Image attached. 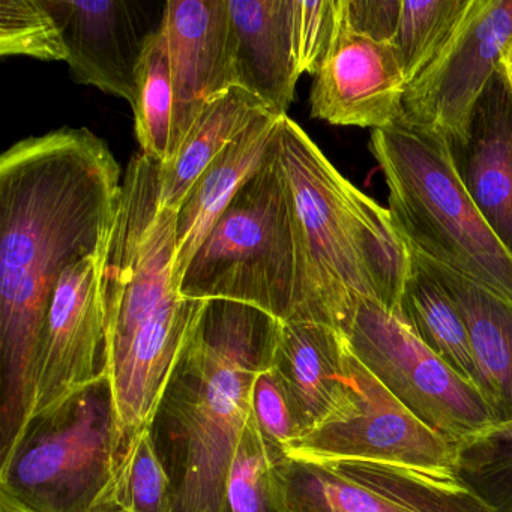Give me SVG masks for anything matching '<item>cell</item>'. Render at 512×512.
I'll return each instance as SVG.
<instances>
[{"label": "cell", "instance_id": "6da1fadb", "mask_svg": "<svg viewBox=\"0 0 512 512\" xmlns=\"http://www.w3.org/2000/svg\"><path fill=\"white\" fill-rule=\"evenodd\" d=\"M122 181L88 128L28 137L0 157V457L31 410L53 290L70 266L103 250Z\"/></svg>", "mask_w": 512, "mask_h": 512}, {"label": "cell", "instance_id": "7a4b0ae2", "mask_svg": "<svg viewBox=\"0 0 512 512\" xmlns=\"http://www.w3.org/2000/svg\"><path fill=\"white\" fill-rule=\"evenodd\" d=\"M281 323L242 302L206 304L151 427L170 478V512H224L254 382L271 368Z\"/></svg>", "mask_w": 512, "mask_h": 512}, {"label": "cell", "instance_id": "3957f363", "mask_svg": "<svg viewBox=\"0 0 512 512\" xmlns=\"http://www.w3.org/2000/svg\"><path fill=\"white\" fill-rule=\"evenodd\" d=\"M275 164L295 218L296 322L343 332L359 299L400 317L412 250L389 209L344 178L289 115L281 125Z\"/></svg>", "mask_w": 512, "mask_h": 512}, {"label": "cell", "instance_id": "277c9868", "mask_svg": "<svg viewBox=\"0 0 512 512\" xmlns=\"http://www.w3.org/2000/svg\"><path fill=\"white\" fill-rule=\"evenodd\" d=\"M368 149L410 250L512 301V256L461 182L448 146L406 125L371 130Z\"/></svg>", "mask_w": 512, "mask_h": 512}, {"label": "cell", "instance_id": "5b68a950", "mask_svg": "<svg viewBox=\"0 0 512 512\" xmlns=\"http://www.w3.org/2000/svg\"><path fill=\"white\" fill-rule=\"evenodd\" d=\"M122 461L115 395L104 374L26 419L0 457V493L31 512L124 508Z\"/></svg>", "mask_w": 512, "mask_h": 512}, {"label": "cell", "instance_id": "8992f818", "mask_svg": "<svg viewBox=\"0 0 512 512\" xmlns=\"http://www.w3.org/2000/svg\"><path fill=\"white\" fill-rule=\"evenodd\" d=\"M275 157L277 149L197 250L179 289L185 298L242 302L280 322L298 320L295 218Z\"/></svg>", "mask_w": 512, "mask_h": 512}, {"label": "cell", "instance_id": "52a82bcc", "mask_svg": "<svg viewBox=\"0 0 512 512\" xmlns=\"http://www.w3.org/2000/svg\"><path fill=\"white\" fill-rule=\"evenodd\" d=\"M343 334L353 356L407 410L455 445L494 424L481 391L386 308L359 299Z\"/></svg>", "mask_w": 512, "mask_h": 512}, {"label": "cell", "instance_id": "ba28073f", "mask_svg": "<svg viewBox=\"0 0 512 512\" xmlns=\"http://www.w3.org/2000/svg\"><path fill=\"white\" fill-rule=\"evenodd\" d=\"M512 44V0H472L457 31L407 85L401 125L464 145L476 103Z\"/></svg>", "mask_w": 512, "mask_h": 512}, {"label": "cell", "instance_id": "9c48e42d", "mask_svg": "<svg viewBox=\"0 0 512 512\" xmlns=\"http://www.w3.org/2000/svg\"><path fill=\"white\" fill-rule=\"evenodd\" d=\"M286 451L295 460L313 463L373 461L455 473V443L416 418L353 353L349 403Z\"/></svg>", "mask_w": 512, "mask_h": 512}, {"label": "cell", "instance_id": "30bf717a", "mask_svg": "<svg viewBox=\"0 0 512 512\" xmlns=\"http://www.w3.org/2000/svg\"><path fill=\"white\" fill-rule=\"evenodd\" d=\"M290 512H494L455 473L373 461L290 457Z\"/></svg>", "mask_w": 512, "mask_h": 512}, {"label": "cell", "instance_id": "8fae6325", "mask_svg": "<svg viewBox=\"0 0 512 512\" xmlns=\"http://www.w3.org/2000/svg\"><path fill=\"white\" fill-rule=\"evenodd\" d=\"M100 265V254L79 260L61 275L53 290L28 418L106 374L107 326Z\"/></svg>", "mask_w": 512, "mask_h": 512}, {"label": "cell", "instance_id": "7c38bea8", "mask_svg": "<svg viewBox=\"0 0 512 512\" xmlns=\"http://www.w3.org/2000/svg\"><path fill=\"white\" fill-rule=\"evenodd\" d=\"M406 88L394 44L349 29L340 0L337 35L311 86V118L337 127H392L401 122Z\"/></svg>", "mask_w": 512, "mask_h": 512}, {"label": "cell", "instance_id": "4fadbf2b", "mask_svg": "<svg viewBox=\"0 0 512 512\" xmlns=\"http://www.w3.org/2000/svg\"><path fill=\"white\" fill-rule=\"evenodd\" d=\"M160 26L175 91L173 160L203 107L238 86L235 32L229 0H170Z\"/></svg>", "mask_w": 512, "mask_h": 512}, {"label": "cell", "instance_id": "5bb4252c", "mask_svg": "<svg viewBox=\"0 0 512 512\" xmlns=\"http://www.w3.org/2000/svg\"><path fill=\"white\" fill-rule=\"evenodd\" d=\"M55 14L74 82L137 101V71L149 35L134 5L124 0H47Z\"/></svg>", "mask_w": 512, "mask_h": 512}, {"label": "cell", "instance_id": "9a60e30c", "mask_svg": "<svg viewBox=\"0 0 512 512\" xmlns=\"http://www.w3.org/2000/svg\"><path fill=\"white\" fill-rule=\"evenodd\" d=\"M449 154L476 208L512 256V88L502 64L476 103L466 143Z\"/></svg>", "mask_w": 512, "mask_h": 512}, {"label": "cell", "instance_id": "2e32d148", "mask_svg": "<svg viewBox=\"0 0 512 512\" xmlns=\"http://www.w3.org/2000/svg\"><path fill=\"white\" fill-rule=\"evenodd\" d=\"M272 368L292 401L301 437L334 418L352 397V350L332 326L281 323Z\"/></svg>", "mask_w": 512, "mask_h": 512}, {"label": "cell", "instance_id": "e0dca14e", "mask_svg": "<svg viewBox=\"0 0 512 512\" xmlns=\"http://www.w3.org/2000/svg\"><path fill=\"white\" fill-rule=\"evenodd\" d=\"M284 116L266 113L254 121L209 164L191 188L178 211V248L173 266L176 289H181L191 260L221 215L274 155Z\"/></svg>", "mask_w": 512, "mask_h": 512}, {"label": "cell", "instance_id": "ac0fdd59", "mask_svg": "<svg viewBox=\"0 0 512 512\" xmlns=\"http://www.w3.org/2000/svg\"><path fill=\"white\" fill-rule=\"evenodd\" d=\"M238 86L287 115L299 74L293 55L292 0H229Z\"/></svg>", "mask_w": 512, "mask_h": 512}, {"label": "cell", "instance_id": "d6986e66", "mask_svg": "<svg viewBox=\"0 0 512 512\" xmlns=\"http://www.w3.org/2000/svg\"><path fill=\"white\" fill-rule=\"evenodd\" d=\"M442 284L466 323L479 371V391L494 424L512 421V301L412 251Z\"/></svg>", "mask_w": 512, "mask_h": 512}, {"label": "cell", "instance_id": "ffe728a7", "mask_svg": "<svg viewBox=\"0 0 512 512\" xmlns=\"http://www.w3.org/2000/svg\"><path fill=\"white\" fill-rule=\"evenodd\" d=\"M266 113L274 112L241 86H233L209 101L175 158L167 166H161V206L178 212L209 164Z\"/></svg>", "mask_w": 512, "mask_h": 512}, {"label": "cell", "instance_id": "44dd1931", "mask_svg": "<svg viewBox=\"0 0 512 512\" xmlns=\"http://www.w3.org/2000/svg\"><path fill=\"white\" fill-rule=\"evenodd\" d=\"M401 320L455 373L479 389L469 331L442 284L412 254V271L401 295Z\"/></svg>", "mask_w": 512, "mask_h": 512}, {"label": "cell", "instance_id": "7402d4cb", "mask_svg": "<svg viewBox=\"0 0 512 512\" xmlns=\"http://www.w3.org/2000/svg\"><path fill=\"white\" fill-rule=\"evenodd\" d=\"M283 446L266 436L251 413L230 464L224 512H290Z\"/></svg>", "mask_w": 512, "mask_h": 512}, {"label": "cell", "instance_id": "603a6c76", "mask_svg": "<svg viewBox=\"0 0 512 512\" xmlns=\"http://www.w3.org/2000/svg\"><path fill=\"white\" fill-rule=\"evenodd\" d=\"M133 112L140 152L166 166L172 160L175 91L169 47L161 26L149 35L140 59Z\"/></svg>", "mask_w": 512, "mask_h": 512}, {"label": "cell", "instance_id": "cb8c5ba5", "mask_svg": "<svg viewBox=\"0 0 512 512\" xmlns=\"http://www.w3.org/2000/svg\"><path fill=\"white\" fill-rule=\"evenodd\" d=\"M455 473L494 512H512V421L458 442Z\"/></svg>", "mask_w": 512, "mask_h": 512}, {"label": "cell", "instance_id": "d4e9b609", "mask_svg": "<svg viewBox=\"0 0 512 512\" xmlns=\"http://www.w3.org/2000/svg\"><path fill=\"white\" fill-rule=\"evenodd\" d=\"M472 0H403L394 46L406 76L415 80L448 44Z\"/></svg>", "mask_w": 512, "mask_h": 512}, {"label": "cell", "instance_id": "484cf974", "mask_svg": "<svg viewBox=\"0 0 512 512\" xmlns=\"http://www.w3.org/2000/svg\"><path fill=\"white\" fill-rule=\"evenodd\" d=\"M0 55L67 62L64 34L47 0L0 2Z\"/></svg>", "mask_w": 512, "mask_h": 512}, {"label": "cell", "instance_id": "4316f807", "mask_svg": "<svg viewBox=\"0 0 512 512\" xmlns=\"http://www.w3.org/2000/svg\"><path fill=\"white\" fill-rule=\"evenodd\" d=\"M121 494L127 512H170V478L151 428L137 437L122 461Z\"/></svg>", "mask_w": 512, "mask_h": 512}, {"label": "cell", "instance_id": "83f0119b", "mask_svg": "<svg viewBox=\"0 0 512 512\" xmlns=\"http://www.w3.org/2000/svg\"><path fill=\"white\" fill-rule=\"evenodd\" d=\"M340 25V0H292L293 55L299 74L316 76Z\"/></svg>", "mask_w": 512, "mask_h": 512}, {"label": "cell", "instance_id": "f1b7e54d", "mask_svg": "<svg viewBox=\"0 0 512 512\" xmlns=\"http://www.w3.org/2000/svg\"><path fill=\"white\" fill-rule=\"evenodd\" d=\"M253 415L266 436L284 449L301 437L292 401L272 365L254 382Z\"/></svg>", "mask_w": 512, "mask_h": 512}, {"label": "cell", "instance_id": "f546056e", "mask_svg": "<svg viewBox=\"0 0 512 512\" xmlns=\"http://www.w3.org/2000/svg\"><path fill=\"white\" fill-rule=\"evenodd\" d=\"M403 0H343L346 25L356 34L394 44Z\"/></svg>", "mask_w": 512, "mask_h": 512}, {"label": "cell", "instance_id": "4dcf8cb0", "mask_svg": "<svg viewBox=\"0 0 512 512\" xmlns=\"http://www.w3.org/2000/svg\"><path fill=\"white\" fill-rule=\"evenodd\" d=\"M0 512H31L26 509L25 506L17 503L16 500L11 499L7 494L0 493ZM97 512H127L121 506H106V508L100 509Z\"/></svg>", "mask_w": 512, "mask_h": 512}, {"label": "cell", "instance_id": "1f68e13d", "mask_svg": "<svg viewBox=\"0 0 512 512\" xmlns=\"http://www.w3.org/2000/svg\"><path fill=\"white\" fill-rule=\"evenodd\" d=\"M502 65L503 68H505L506 76H508L512 88V44L508 47V50H506L505 55H503Z\"/></svg>", "mask_w": 512, "mask_h": 512}]
</instances>
